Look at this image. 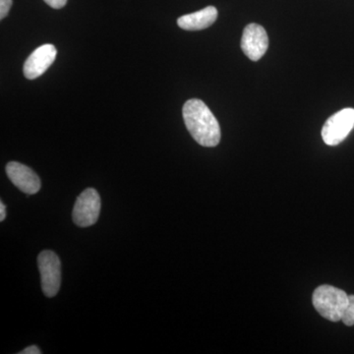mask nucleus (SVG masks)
<instances>
[{
	"label": "nucleus",
	"instance_id": "9",
	"mask_svg": "<svg viewBox=\"0 0 354 354\" xmlns=\"http://www.w3.org/2000/svg\"><path fill=\"white\" fill-rule=\"evenodd\" d=\"M218 18L216 7L208 6L197 12L181 16L177 20V25L186 31H200L214 24Z\"/></svg>",
	"mask_w": 354,
	"mask_h": 354
},
{
	"label": "nucleus",
	"instance_id": "10",
	"mask_svg": "<svg viewBox=\"0 0 354 354\" xmlns=\"http://www.w3.org/2000/svg\"><path fill=\"white\" fill-rule=\"evenodd\" d=\"M344 325L353 327L354 325V295H349V301L342 319Z\"/></svg>",
	"mask_w": 354,
	"mask_h": 354
},
{
	"label": "nucleus",
	"instance_id": "6",
	"mask_svg": "<svg viewBox=\"0 0 354 354\" xmlns=\"http://www.w3.org/2000/svg\"><path fill=\"white\" fill-rule=\"evenodd\" d=\"M269 38L262 26L247 25L241 39V50L249 59L258 62L267 53Z\"/></svg>",
	"mask_w": 354,
	"mask_h": 354
},
{
	"label": "nucleus",
	"instance_id": "2",
	"mask_svg": "<svg viewBox=\"0 0 354 354\" xmlns=\"http://www.w3.org/2000/svg\"><path fill=\"white\" fill-rule=\"evenodd\" d=\"M348 301L346 291L328 285L318 286L312 297L316 311L330 322L342 321Z\"/></svg>",
	"mask_w": 354,
	"mask_h": 354
},
{
	"label": "nucleus",
	"instance_id": "8",
	"mask_svg": "<svg viewBox=\"0 0 354 354\" xmlns=\"http://www.w3.org/2000/svg\"><path fill=\"white\" fill-rule=\"evenodd\" d=\"M6 174L11 183L26 194H36L41 189V179L27 165L17 162H8Z\"/></svg>",
	"mask_w": 354,
	"mask_h": 354
},
{
	"label": "nucleus",
	"instance_id": "5",
	"mask_svg": "<svg viewBox=\"0 0 354 354\" xmlns=\"http://www.w3.org/2000/svg\"><path fill=\"white\" fill-rule=\"evenodd\" d=\"M354 128V109H344L330 116L322 129V138L327 145L341 144Z\"/></svg>",
	"mask_w": 354,
	"mask_h": 354
},
{
	"label": "nucleus",
	"instance_id": "4",
	"mask_svg": "<svg viewBox=\"0 0 354 354\" xmlns=\"http://www.w3.org/2000/svg\"><path fill=\"white\" fill-rule=\"evenodd\" d=\"M101 213V197L94 188H88L77 198L72 218L80 227L94 225Z\"/></svg>",
	"mask_w": 354,
	"mask_h": 354
},
{
	"label": "nucleus",
	"instance_id": "13",
	"mask_svg": "<svg viewBox=\"0 0 354 354\" xmlns=\"http://www.w3.org/2000/svg\"><path fill=\"white\" fill-rule=\"evenodd\" d=\"M41 351L37 346H31L29 348H25L24 351H21L20 354H41Z\"/></svg>",
	"mask_w": 354,
	"mask_h": 354
},
{
	"label": "nucleus",
	"instance_id": "12",
	"mask_svg": "<svg viewBox=\"0 0 354 354\" xmlns=\"http://www.w3.org/2000/svg\"><path fill=\"white\" fill-rule=\"evenodd\" d=\"M48 6H50L51 8L60 9L65 6L67 3V0H44Z\"/></svg>",
	"mask_w": 354,
	"mask_h": 354
},
{
	"label": "nucleus",
	"instance_id": "14",
	"mask_svg": "<svg viewBox=\"0 0 354 354\" xmlns=\"http://www.w3.org/2000/svg\"><path fill=\"white\" fill-rule=\"evenodd\" d=\"M6 218V208L3 203H0V221H3Z\"/></svg>",
	"mask_w": 354,
	"mask_h": 354
},
{
	"label": "nucleus",
	"instance_id": "3",
	"mask_svg": "<svg viewBox=\"0 0 354 354\" xmlns=\"http://www.w3.org/2000/svg\"><path fill=\"white\" fill-rule=\"evenodd\" d=\"M38 267L44 295L46 297H55L62 283V264L59 258L53 251L44 250L39 253Z\"/></svg>",
	"mask_w": 354,
	"mask_h": 354
},
{
	"label": "nucleus",
	"instance_id": "1",
	"mask_svg": "<svg viewBox=\"0 0 354 354\" xmlns=\"http://www.w3.org/2000/svg\"><path fill=\"white\" fill-rule=\"evenodd\" d=\"M183 120L191 136L203 147H216L221 141L218 120L201 100L191 99L184 104Z\"/></svg>",
	"mask_w": 354,
	"mask_h": 354
},
{
	"label": "nucleus",
	"instance_id": "11",
	"mask_svg": "<svg viewBox=\"0 0 354 354\" xmlns=\"http://www.w3.org/2000/svg\"><path fill=\"white\" fill-rule=\"evenodd\" d=\"M11 6H12V0H0V19L3 20L6 17Z\"/></svg>",
	"mask_w": 354,
	"mask_h": 354
},
{
	"label": "nucleus",
	"instance_id": "7",
	"mask_svg": "<svg viewBox=\"0 0 354 354\" xmlns=\"http://www.w3.org/2000/svg\"><path fill=\"white\" fill-rule=\"evenodd\" d=\"M57 50L53 44H46L32 51L25 62L24 75L29 80H34L43 75L57 58Z\"/></svg>",
	"mask_w": 354,
	"mask_h": 354
}]
</instances>
